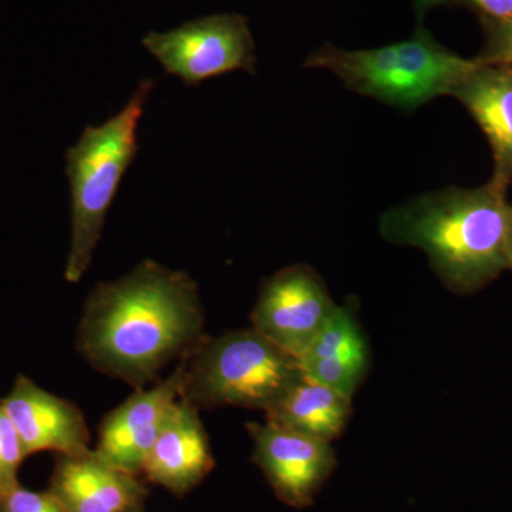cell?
I'll return each mask as SVG.
<instances>
[{
	"mask_svg": "<svg viewBox=\"0 0 512 512\" xmlns=\"http://www.w3.org/2000/svg\"><path fill=\"white\" fill-rule=\"evenodd\" d=\"M181 399L195 407L275 406L302 376L296 357L258 330H234L207 338L184 357Z\"/></svg>",
	"mask_w": 512,
	"mask_h": 512,
	"instance_id": "obj_5",
	"label": "cell"
},
{
	"mask_svg": "<svg viewBox=\"0 0 512 512\" xmlns=\"http://www.w3.org/2000/svg\"><path fill=\"white\" fill-rule=\"evenodd\" d=\"M338 305L311 266H288L266 279L251 313L252 328L298 357Z\"/></svg>",
	"mask_w": 512,
	"mask_h": 512,
	"instance_id": "obj_7",
	"label": "cell"
},
{
	"mask_svg": "<svg viewBox=\"0 0 512 512\" xmlns=\"http://www.w3.org/2000/svg\"><path fill=\"white\" fill-rule=\"evenodd\" d=\"M508 261H510V269H512V205L510 217V231H508Z\"/></svg>",
	"mask_w": 512,
	"mask_h": 512,
	"instance_id": "obj_21",
	"label": "cell"
},
{
	"mask_svg": "<svg viewBox=\"0 0 512 512\" xmlns=\"http://www.w3.org/2000/svg\"><path fill=\"white\" fill-rule=\"evenodd\" d=\"M480 59H464L441 46L429 30L412 39L369 50L325 45L311 53L305 66L338 76L350 90L397 109L414 110L440 96H451Z\"/></svg>",
	"mask_w": 512,
	"mask_h": 512,
	"instance_id": "obj_3",
	"label": "cell"
},
{
	"mask_svg": "<svg viewBox=\"0 0 512 512\" xmlns=\"http://www.w3.org/2000/svg\"><path fill=\"white\" fill-rule=\"evenodd\" d=\"M207 338L194 279L146 259L93 289L77 330V349L99 372L143 389Z\"/></svg>",
	"mask_w": 512,
	"mask_h": 512,
	"instance_id": "obj_1",
	"label": "cell"
},
{
	"mask_svg": "<svg viewBox=\"0 0 512 512\" xmlns=\"http://www.w3.org/2000/svg\"><path fill=\"white\" fill-rule=\"evenodd\" d=\"M303 375L352 397L370 365L369 345L349 306H339L296 357Z\"/></svg>",
	"mask_w": 512,
	"mask_h": 512,
	"instance_id": "obj_13",
	"label": "cell"
},
{
	"mask_svg": "<svg viewBox=\"0 0 512 512\" xmlns=\"http://www.w3.org/2000/svg\"><path fill=\"white\" fill-rule=\"evenodd\" d=\"M352 414V397L301 376L288 393L266 412V421L293 433L332 443Z\"/></svg>",
	"mask_w": 512,
	"mask_h": 512,
	"instance_id": "obj_15",
	"label": "cell"
},
{
	"mask_svg": "<svg viewBox=\"0 0 512 512\" xmlns=\"http://www.w3.org/2000/svg\"><path fill=\"white\" fill-rule=\"evenodd\" d=\"M488 30L490 40L487 50L478 59L487 64H498L512 69V22L507 25L488 26Z\"/></svg>",
	"mask_w": 512,
	"mask_h": 512,
	"instance_id": "obj_18",
	"label": "cell"
},
{
	"mask_svg": "<svg viewBox=\"0 0 512 512\" xmlns=\"http://www.w3.org/2000/svg\"><path fill=\"white\" fill-rule=\"evenodd\" d=\"M0 512H69L47 491H33L20 483L0 488Z\"/></svg>",
	"mask_w": 512,
	"mask_h": 512,
	"instance_id": "obj_17",
	"label": "cell"
},
{
	"mask_svg": "<svg viewBox=\"0 0 512 512\" xmlns=\"http://www.w3.org/2000/svg\"><path fill=\"white\" fill-rule=\"evenodd\" d=\"M25 458L18 430L0 399V488L19 483V470Z\"/></svg>",
	"mask_w": 512,
	"mask_h": 512,
	"instance_id": "obj_16",
	"label": "cell"
},
{
	"mask_svg": "<svg viewBox=\"0 0 512 512\" xmlns=\"http://www.w3.org/2000/svg\"><path fill=\"white\" fill-rule=\"evenodd\" d=\"M143 46L165 72L198 86L237 70L255 72V43L248 20L237 13L191 20L170 32L148 33Z\"/></svg>",
	"mask_w": 512,
	"mask_h": 512,
	"instance_id": "obj_6",
	"label": "cell"
},
{
	"mask_svg": "<svg viewBox=\"0 0 512 512\" xmlns=\"http://www.w3.org/2000/svg\"><path fill=\"white\" fill-rule=\"evenodd\" d=\"M2 400L18 430L26 457L40 451L76 456L92 450L82 410L37 386L29 377H16L12 390Z\"/></svg>",
	"mask_w": 512,
	"mask_h": 512,
	"instance_id": "obj_10",
	"label": "cell"
},
{
	"mask_svg": "<svg viewBox=\"0 0 512 512\" xmlns=\"http://www.w3.org/2000/svg\"><path fill=\"white\" fill-rule=\"evenodd\" d=\"M198 410L183 399L175 403L141 473L177 497L194 490L215 467Z\"/></svg>",
	"mask_w": 512,
	"mask_h": 512,
	"instance_id": "obj_12",
	"label": "cell"
},
{
	"mask_svg": "<svg viewBox=\"0 0 512 512\" xmlns=\"http://www.w3.org/2000/svg\"><path fill=\"white\" fill-rule=\"evenodd\" d=\"M49 491L69 512H146V485L94 450L57 456Z\"/></svg>",
	"mask_w": 512,
	"mask_h": 512,
	"instance_id": "obj_11",
	"label": "cell"
},
{
	"mask_svg": "<svg viewBox=\"0 0 512 512\" xmlns=\"http://www.w3.org/2000/svg\"><path fill=\"white\" fill-rule=\"evenodd\" d=\"M477 10L488 26L507 25L512 22V0H460Z\"/></svg>",
	"mask_w": 512,
	"mask_h": 512,
	"instance_id": "obj_19",
	"label": "cell"
},
{
	"mask_svg": "<svg viewBox=\"0 0 512 512\" xmlns=\"http://www.w3.org/2000/svg\"><path fill=\"white\" fill-rule=\"evenodd\" d=\"M184 360L167 379L133 396L104 417L94 453L110 466L140 476L151 447L163 430L175 403L181 399Z\"/></svg>",
	"mask_w": 512,
	"mask_h": 512,
	"instance_id": "obj_9",
	"label": "cell"
},
{
	"mask_svg": "<svg viewBox=\"0 0 512 512\" xmlns=\"http://www.w3.org/2000/svg\"><path fill=\"white\" fill-rule=\"evenodd\" d=\"M481 62V60H480ZM451 96L464 104L493 150V178L512 180V69L481 62Z\"/></svg>",
	"mask_w": 512,
	"mask_h": 512,
	"instance_id": "obj_14",
	"label": "cell"
},
{
	"mask_svg": "<svg viewBox=\"0 0 512 512\" xmlns=\"http://www.w3.org/2000/svg\"><path fill=\"white\" fill-rule=\"evenodd\" d=\"M454 2H460V0H414V8H416L417 18L420 20L426 15L427 10Z\"/></svg>",
	"mask_w": 512,
	"mask_h": 512,
	"instance_id": "obj_20",
	"label": "cell"
},
{
	"mask_svg": "<svg viewBox=\"0 0 512 512\" xmlns=\"http://www.w3.org/2000/svg\"><path fill=\"white\" fill-rule=\"evenodd\" d=\"M153 79H144L116 114L101 126L84 128L66 153V174L72 190V245L64 278L82 281L99 245L104 222L121 180L138 151L137 131Z\"/></svg>",
	"mask_w": 512,
	"mask_h": 512,
	"instance_id": "obj_4",
	"label": "cell"
},
{
	"mask_svg": "<svg viewBox=\"0 0 512 512\" xmlns=\"http://www.w3.org/2000/svg\"><path fill=\"white\" fill-rule=\"evenodd\" d=\"M507 187L491 178L483 187L417 195L384 212L380 234L393 244L423 249L450 291H480L510 269Z\"/></svg>",
	"mask_w": 512,
	"mask_h": 512,
	"instance_id": "obj_2",
	"label": "cell"
},
{
	"mask_svg": "<svg viewBox=\"0 0 512 512\" xmlns=\"http://www.w3.org/2000/svg\"><path fill=\"white\" fill-rule=\"evenodd\" d=\"M252 461L282 503L306 508L332 476L336 454L328 441L293 433L266 421L249 424Z\"/></svg>",
	"mask_w": 512,
	"mask_h": 512,
	"instance_id": "obj_8",
	"label": "cell"
}]
</instances>
